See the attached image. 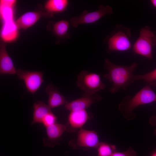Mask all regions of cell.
I'll return each mask as SVG.
<instances>
[{
	"instance_id": "6da1fadb",
	"label": "cell",
	"mask_w": 156,
	"mask_h": 156,
	"mask_svg": "<svg viewBox=\"0 0 156 156\" xmlns=\"http://www.w3.org/2000/svg\"><path fill=\"white\" fill-rule=\"evenodd\" d=\"M138 66V64L135 62H133L130 66H126L115 64L106 59L104 68L107 70L108 73L104 75V77L113 84L109 92L114 93L121 88L126 89L133 83L134 76L133 73Z\"/></svg>"
},
{
	"instance_id": "7a4b0ae2",
	"label": "cell",
	"mask_w": 156,
	"mask_h": 156,
	"mask_svg": "<svg viewBox=\"0 0 156 156\" xmlns=\"http://www.w3.org/2000/svg\"><path fill=\"white\" fill-rule=\"evenodd\" d=\"M156 101V94L150 85L142 88L133 96H125L118 105V109L127 120L134 119L136 114L133 111L139 106Z\"/></svg>"
},
{
	"instance_id": "3957f363",
	"label": "cell",
	"mask_w": 156,
	"mask_h": 156,
	"mask_svg": "<svg viewBox=\"0 0 156 156\" xmlns=\"http://www.w3.org/2000/svg\"><path fill=\"white\" fill-rule=\"evenodd\" d=\"M76 83L84 92L83 94L89 95L96 94L105 87L100 75L85 70L81 71L77 76Z\"/></svg>"
},
{
	"instance_id": "277c9868",
	"label": "cell",
	"mask_w": 156,
	"mask_h": 156,
	"mask_svg": "<svg viewBox=\"0 0 156 156\" xmlns=\"http://www.w3.org/2000/svg\"><path fill=\"white\" fill-rule=\"evenodd\" d=\"M115 31L108 38V51H125L132 46L130 41L131 32L129 28L118 26Z\"/></svg>"
},
{
	"instance_id": "5b68a950",
	"label": "cell",
	"mask_w": 156,
	"mask_h": 156,
	"mask_svg": "<svg viewBox=\"0 0 156 156\" xmlns=\"http://www.w3.org/2000/svg\"><path fill=\"white\" fill-rule=\"evenodd\" d=\"M154 34L149 27L146 26L142 28L140 31L139 37L133 45L134 52L148 60H152V48L153 46Z\"/></svg>"
},
{
	"instance_id": "8992f818",
	"label": "cell",
	"mask_w": 156,
	"mask_h": 156,
	"mask_svg": "<svg viewBox=\"0 0 156 156\" xmlns=\"http://www.w3.org/2000/svg\"><path fill=\"white\" fill-rule=\"evenodd\" d=\"M113 12L111 7L108 5H100L96 11L88 12L84 10L81 15L72 18L70 20L71 24L77 28L79 25L90 24L96 22L107 14H111Z\"/></svg>"
},
{
	"instance_id": "52a82bcc",
	"label": "cell",
	"mask_w": 156,
	"mask_h": 156,
	"mask_svg": "<svg viewBox=\"0 0 156 156\" xmlns=\"http://www.w3.org/2000/svg\"><path fill=\"white\" fill-rule=\"evenodd\" d=\"M18 77L23 80L28 92L34 94L41 86L44 80V73L41 71H31L18 69L16 70Z\"/></svg>"
},
{
	"instance_id": "ba28073f",
	"label": "cell",
	"mask_w": 156,
	"mask_h": 156,
	"mask_svg": "<svg viewBox=\"0 0 156 156\" xmlns=\"http://www.w3.org/2000/svg\"><path fill=\"white\" fill-rule=\"evenodd\" d=\"M102 99L97 93L89 95L83 94L82 97L65 104L64 108L70 111L86 110L91 105Z\"/></svg>"
},
{
	"instance_id": "9c48e42d",
	"label": "cell",
	"mask_w": 156,
	"mask_h": 156,
	"mask_svg": "<svg viewBox=\"0 0 156 156\" xmlns=\"http://www.w3.org/2000/svg\"><path fill=\"white\" fill-rule=\"evenodd\" d=\"M98 136L95 131L80 129L78 132L77 144L79 146L97 148L99 144Z\"/></svg>"
},
{
	"instance_id": "30bf717a",
	"label": "cell",
	"mask_w": 156,
	"mask_h": 156,
	"mask_svg": "<svg viewBox=\"0 0 156 156\" xmlns=\"http://www.w3.org/2000/svg\"><path fill=\"white\" fill-rule=\"evenodd\" d=\"M45 90L49 95L48 105L51 109L65 104L68 102L66 98L60 93L52 83L47 85Z\"/></svg>"
},
{
	"instance_id": "8fae6325",
	"label": "cell",
	"mask_w": 156,
	"mask_h": 156,
	"mask_svg": "<svg viewBox=\"0 0 156 156\" xmlns=\"http://www.w3.org/2000/svg\"><path fill=\"white\" fill-rule=\"evenodd\" d=\"M0 74H16L13 62L8 54L5 44L1 43L0 47Z\"/></svg>"
},
{
	"instance_id": "7c38bea8",
	"label": "cell",
	"mask_w": 156,
	"mask_h": 156,
	"mask_svg": "<svg viewBox=\"0 0 156 156\" xmlns=\"http://www.w3.org/2000/svg\"><path fill=\"white\" fill-rule=\"evenodd\" d=\"M44 15V13L40 12H28L20 16L15 22L18 29H26L35 24Z\"/></svg>"
},
{
	"instance_id": "4fadbf2b",
	"label": "cell",
	"mask_w": 156,
	"mask_h": 156,
	"mask_svg": "<svg viewBox=\"0 0 156 156\" xmlns=\"http://www.w3.org/2000/svg\"><path fill=\"white\" fill-rule=\"evenodd\" d=\"M88 118L86 110L71 111L68 116V123L73 129H79L85 124Z\"/></svg>"
},
{
	"instance_id": "5bb4252c",
	"label": "cell",
	"mask_w": 156,
	"mask_h": 156,
	"mask_svg": "<svg viewBox=\"0 0 156 156\" xmlns=\"http://www.w3.org/2000/svg\"><path fill=\"white\" fill-rule=\"evenodd\" d=\"M18 29L14 20L4 22L1 33L2 39L5 42L14 40L17 37Z\"/></svg>"
},
{
	"instance_id": "9a60e30c",
	"label": "cell",
	"mask_w": 156,
	"mask_h": 156,
	"mask_svg": "<svg viewBox=\"0 0 156 156\" xmlns=\"http://www.w3.org/2000/svg\"><path fill=\"white\" fill-rule=\"evenodd\" d=\"M32 124L35 123H42L44 117L49 113L52 112L48 105L42 101H38L34 103Z\"/></svg>"
},
{
	"instance_id": "2e32d148",
	"label": "cell",
	"mask_w": 156,
	"mask_h": 156,
	"mask_svg": "<svg viewBox=\"0 0 156 156\" xmlns=\"http://www.w3.org/2000/svg\"><path fill=\"white\" fill-rule=\"evenodd\" d=\"M68 3L66 0H49L46 3L45 7L47 12L53 14L61 12L67 8Z\"/></svg>"
},
{
	"instance_id": "e0dca14e",
	"label": "cell",
	"mask_w": 156,
	"mask_h": 156,
	"mask_svg": "<svg viewBox=\"0 0 156 156\" xmlns=\"http://www.w3.org/2000/svg\"><path fill=\"white\" fill-rule=\"evenodd\" d=\"M46 127L48 138L50 140L58 138L67 129L66 125L56 123Z\"/></svg>"
},
{
	"instance_id": "ac0fdd59",
	"label": "cell",
	"mask_w": 156,
	"mask_h": 156,
	"mask_svg": "<svg viewBox=\"0 0 156 156\" xmlns=\"http://www.w3.org/2000/svg\"><path fill=\"white\" fill-rule=\"evenodd\" d=\"M69 27V22L66 20H62L55 23L53 25L52 29L56 35L62 37L67 35H69L67 32Z\"/></svg>"
},
{
	"instance_id": "d6986e66",
	"label": "cell",
	"mask_w": 156,
	"mask_h": 156,
	"mask_svg": "<svg viewBox=\"0 0 156 156\" xmlns=\"http://www.w3.org/2000/svg\"><path fill=\"white\" fill-rule=\"evenodd\" d=\"M138 80L144 81L150 86H156V68L144 74L134 75L133 80V83Z\"/></svg>"
},
{
	"instance_id": "ffe728a7",
	"label": "cell",
	"mask_w": 156,
	"mask_h": 156,
	"mask_svg": "<svg viewBox=\"0 0 156 156\" xmlns=\"http://www.w3.org/2000/svg\"><path fill=\"white\" fill-rule=\"evenodd\" d=\"M98 156H112L116 151L115 145H112L104 142H100L97 148Z\"/></svg>"
},
{
	"instance_id": "44dd1931",
	"label": "cell",
	"mask_w": 156,
	"mask_h": 156,
	"mask_svg": "<svg viewBox=\"0 0 156 156\" xmlns=\"http://www.w3.org/2000/svg\"><path fill=\"white\" fill-rule=\"evenodd\" d=\"M0 15L3 22L13 20V10L12 6L0 5Z\"/></svg>"
},
{
	"instance_id": "7402d4cb",
	"label": "cell",
	"mask_w": 156,
	"mask_h": 156,
	"mask_svg": "<svg viewBox=\"0 0 156 156\" xmlns=\"http://www.w3.org/2000/svg\"><path fill=\"white\" fill-rule=\"evenodd\" d=\"M56 120V116L51 112L48 114L44 117L41 123L46 127L55 123Z\"/></svg>"
},
{
	"instance_id": "603a6c76",
	"label": "cell",
	"mask_w": 156,
	"mask_h": 156,
	"mask_svg": "<svg viewBox=\"0 0 156 156\" xmlns=\"http://www.w3.org/2000/svg\"><path fill=\"white\" fill-rule=\"evenodd\" d=\"M112 156H136V153L132 148L129 147L124 151L118 152L116 151Z\"/></svg>"
},
{
	"instance_id": "cb8c5ba5",
	"label": "cell",
	"mask_w": 156,
	"mask_h": 156,
	"mask_svg": "<svg viewBox=\"0 0 156 156\" xmlns=\"http://www.w3.org/2000/svg\"><path fill=\"white\" fill-rule=\"evenodd\" d=\"M16 2V1L14 0H0V5L13 6L15 3Z\"/></svg>"
},
{
	"instance_id": "d4e9b609",
	"label": "cell",
	"mask_w": 156,
	"mask_h": 156,
	"mask_svg": "<svg viewBox=\"0 0 156 156\" xmlns=\"http://www.w3.org/2000/svg\"><path fill=\"white\" fill-rule=\"evenodd\" d=\"M149 123L152 125L156 126V116H152L149 120Z\"/></svg>"
},
{
	"instance_id": "484cf974",
	"label": "cell",
	"mask_w": 156,
	"mask_h": 156,
	"mask_svg": "<svg viewBox=\"0 0 156 156\" xmlns=\"http://www.w3.org/2000/svg\"><path fill=\"white\" fill-rule=\"evenodd\" d=\"M153 46H156V34H154L153 38Z\"/></svg>"
},
{
	"instance_id": "4316f807",
	"label": "cell",
	"mask_w": 156,
	"mask_h": 156,
	"mask_svg": "<svg viewBox=\"0 0 156 156\" xmlns=\"http://www.w3.org/2000/svg\"><path fill=\"white\" fill-rule=\"evenodd\" d=\"M151 2L155 8H156V0H151Z\"/></svg>"
},
{
	"instance_id": "83f0119b",
	"label": "cell",
	"mask_w": 156,
	"mask_h": 156,
	"mask_svg": "<svg viewBox=\"0 0 156 156\" xmlns=\"http://www.w3.org/2000/svg\"><path fill=\"white\" fill-rule=\"evenodd\" d=\"M150 156H156V148L152 152Z\"/></svg>"
},
{
	"instance_id": "f1b7e54d",
	"label": "cell",
	"mask_w": 156,
	"mask_h": 156,
	"mask_svg": "<svg viewBox=\"0 0 156 156\" xmlns=\"http://www.w3.org/2000/svg\"><path fill=\"white\" fill-rule=\"evenodd\" d=\"M155 134H156V130H155Z\"/></svg>"
}]
</instances>
